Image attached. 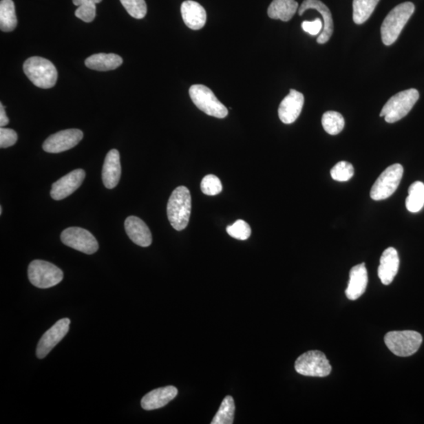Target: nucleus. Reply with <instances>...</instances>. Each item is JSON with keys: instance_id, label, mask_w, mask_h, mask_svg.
Here are the masks:
<instances>
[{"instance_id": "obj_3", "label": "nucleus", "mask_w": 424, "mask_h": 424, "mask_svg": "<svg viewBox=\"0 0 424 424\" xmlns=\"http://www.w3.org/2000/svg\"><path fill=\"white\" fill-rule=\"evenodd\" d=\"M23 70L25 75L35 86L48 89L55 85L58 80V71L47 59L32 57L25 61Z\"/></svg>"}, {"instance_id": "obj_2", "label": "nucleus", "mask_w": 424, "mask_h": 424, "mask_svg": "<svg viewBox=\"0 0 424 424\" xmlns=\"http://www.w3.org/2000/svg\"><path fill=\"white\" fill-rule=\"evenodd\" d=\"M414 11L415 6L411 2L401 3L390 11L381 26V37L385 45H392L398 40Z\"/></svg>"}, {"instance_id": "obj_27", "label": "nucleus", "mask_w": 424, "mask_h": 424, "mask_svg": "<svg viewBox=\"0 0 424 424\" xmlns=\"http://www.w3.org/2000/svg\"><path fill=\"white\" fill-rule=\"evenodd\" d=\"M324 129L331 136H337L343 130L345 120L342 114L335 111H328L322 116Z\"/></svg>"}, {"instance_id": "obj_8", "label": "nucleus", "mask_w": 424, "mask_h": 424, "mask_svg": "<svg viewBox=\"0 0 424 424\" xmlns=\"http://www.w3.org/2000/svg\"><path fill=\"white\" fill-rule=\"evenodd\" d=\"M295 369L300 375L312 377H326L332 372L330 362L319 350L308 351L299 356Z\"/></svg>"}, {"instance_id": "obj_14", "label": "nucleus", "mask_w": 424, "mask_h": 424, "mask_svg": "<svg viewBox=\"0 0 424 424\" xmlns=\"http://www.w3.org/2000/svg\"><path fill=\"white\" fill-rule=\"evenodd\" d=\"M304 104L302 93L291 89L288 96L283 99L278 109L279 118L286 125L293 124L297 120Z\"/></svg>"}, {"instance_id": "obj_15", "label": "nucleus", "mask_w": 424, "mask_h": 424, "mask_svg": "<svg viewBox=\"0 0 424 424\" xmlns=\"http://www.w3.org/2000/svg\"><path fill=\"white\" fill-rule=\"evenodd\" d=\"M310 9L317 10L322 16L323 30L317 41L320 44L326 43L331 38L333 33V21L330 10L321 0H304L299 9V14L303 15L306 10Z\"/></svg>"}, {"instance_id": "obj_11", "label": "nucleus", "mask_w": 424, "mask_h": 424, "mask_svg": "<svg viewBox=\"0 0 424 424\" xmlns=\"http://www.w3.org/2000/svg\"><path fill=\"white\" fill-rule=\"evenodd\" d=\"M70 320L63 318L56 322L39 341L36 356L39 359H43L61 341L70 330Z\"/></svg>"}, {"instance_id": "obj_6", "label": "nucleus", "mask_w": 424, "mask_h": 424, "mask_svg": "<svg viewBox=\"0 0 424 424\" xmlns=\"http://www.w3.org/2000/svg\"><path fill=\"white\" fill-rule=\"evenodd\" d=\"M28 276L30 282L39 288H49L63 281V271L58 266L43 260H34L29 266Z\"/></svg>"}, {"instance_id": "obj_22", "label": "nucleus", "mask_w": 424, "mask_h": 424, "mask_svg": "<svg viewBox=\"0 0 424 424\" xmlns=\"http://www.w3.org/2000/svg\"><path fill=\"white\" fill-rule=\"evenodd\" d=\"M122 63L123 59L115 54H96L85 61L87 68L101 72L114 70L119 68Z\"/></svg>"}, {"instance_id": "obj_39", "label": "nucleus", "mask_w": 424, "mask_h": 424, "mask_svg": "<svg viewBox=\"0 0 424 424\" xmlns=\"http://www.w3.org/2000/svg\"><path fill=\"white\" fill-rule=\"evenodd\" d=\"M3 213V207L1 206V207H0V215H2Z\"/></svg>"}, {"instance_id": "obj_30", "label": "nucleus", "mask_w": 424, "mask_h": 424, "mask_svg": "<svg viewBox=\"0 0 424 424\" xmlns=\"http://www.w3.org/2000/svg\"><path fill=\"white\" fill-rule=\"evenodd\" d=\"M124 8L132 18L142 19L147 13V6L145 0H120Z\"/></svg>"}, {"instance_id": "obj_35", "label": "nucleus", "mask_w": 424, "mask_h": 424, "mask_svg": "<svg viewBox=\"0 0 424 424\" xmlns=\"http://www.w3.org/2000/svg\"><path fill=\"white\" fill-rule=\"evenodd\" d=\"M323 26V21L320 19H316L311 21H305L302 23L304 31L314 36L321 34Z\"/></svg>"}, {"instance_id": "obj_38", "label": "nucleus", "mask_w": 424, "mask_h": 424, "mask_svg": "<svg viewBox=\"0 0 424 424\" xmlns=\"http://www.w3.org/2000/svg\"><path fill=\"white\" fill-rule=\"evenodd\" d=\"M94 3L98 4L102 2V0H91Z\"/></svg>"}, {"instance_id": "obj_29", "label": "nucleus", "mask_w": 424, "mask_h": 424, "mask_svg": "<svg viewBox=\"0 0 424 424\" xmlns=\"http://www.w3.org/2000/svg\"><path fill=\"white\" fill-rule=\"evenodd\" d=\"M354 169L352 165L347 161H340L331 170V176L338 182H348L354 176Z\"/></svg>"}, {"instance_id": "obj_4", "label": "nucleus", "mask_w": 424, "mask_h": 424, "mask_svg": "<svg viewBox=\"0 0 424 424\" xmlns=\"http://www.w3.org/2000/svg\"><path fill=\"white\" fill-rule=\"evenodd\" d=\"M420 94L416 89H409L395 94L383 106L381 114L389 124L397 122L410 113L415 105Z\"/></svg>"}, {"instance_id": "obj_33", "label": "nucleus", "mask_w": 424, "mask_h": 424, "mask_svg": "<svg viewBox=\"0 0 424 424\" xmlns=\"http://www.w3.org/2000/svg\"><path fill=\"white\" fill-rule=\"evenodd\" d=\"M75 15L76 18L87 22L94 21L96 16V4L92 1H88L78 7L76 10Z\"/></svg>"}, {"instance_id": "obj_1", "label": "nucleus", "mask_w": 424, "mask_h": 424, "mask_svg": "<svg viewBox=\"0 0 424 424\" xmlns=\"http://www.w3.org/2000/svg\"><path fill=\"white\" fill-rule=\"evenodd\" d=\"M192 199L186 187H178L172 192L167 203V217L175 230L181 231L188 226L191 215Z\"/></svg>"}, {"instance_id": "obj_37", "label": "nucleus", "mask_w": 424, "mask_h": 424, "mask_svg": "<svg viewBox=\"0 0 424 424\" xmlns=\"http://www.w3.org/2000/svg\"><path fill=\"white\" fill-rule=\"evenodd\" d=\"M88 1H91V0H72V2H74V5L77 6V7H80V6Z\"/></svg>"}, {"instance_id": "obj_20", "label": "nucleus", "mask_w": 424, "mask_h": 424, "mask_svg": "<svg viewBox=\"0 0 424 424\" xmlns=\"http://www.w3.org/2000/svg\"><path fill=\"white\" fill-rule=\"evenodd\" d=\"M121 176V165L118 150L112 149L106 155L103 169V181L107 189H114L118 185Z\"/></svg>"}, {"instance_id": "obj_12", "label": "nucleus", "mask_w": 424, "mask_h": 424, "mask_svg": "<svg viewBox=\"0 0 424 424\" xmlns=\"http://www.w3.org/2000/svg\"><path fill=\"white\" fill-rule=\"evenodd\" d=\"M83 133L78 129L61 131L48 137L43 145L44 151L59 153L77 146L82 140Z\"/></svg>"}, {"instance_id": "obj_34", "label": "nucleus", "mask_w": 424, "mask_h": 424, "mask_svg": "<svg viewBox=\"0 0 424 424\" xmlns=\"http://www.w3.org/2000/svg\"><path fill=\"white\" fill-rule=\"evenodd\" d=\"M18 141V135L10 128L1 127L0 129V147L2 149L14 146Z\"/></svg>"}, {"instance_id": "obj_21", "label": "nucleus", "mask_w": 424, "mask_h": 424, "mask_svg": "<svg viewBox=\"0 0 424 424\" xmlns=\"http://www.w3.org/2000/svg\"><path fill=\"white\" fill-rule=\"evenodd\" d=\"M368 284V272L365 264L357 265L350 271V281L346 295L350 300L358 299L365 292Z\"/></svg>"}, {"instance_id": "obj_36", "label": "nucleus", "mask_w": 424, "mask_h": 424, "mask_svg": "<svg viewBox=\"0 0 424 424\" xmlns=\"http://www.w3.org/2000/svg\"><path fill=\"white\" fill-rule=\"evenodd\" d=\"M9 123V118L6 114V111L3 105L0 104V126L3 127L6 125H8Z\"/></svg>"}, {"instance_id": "obj_5", "label": "nucleus", "mask_w": 424, "mask_h": 424, "mask_svg": "<svg viewBox=\"0 0 424 424\" xmlns=\"http://www.w3.org/2000/svg\"><path fill=\"white\" fill-rule=\"evenodd\" d=\"M384 342L393 354L399 357H409L419 350L423 337L415 331H394L386 334Z\"/></svg>"}, {"instance_id": "obj_25", "label": "nucleus", "mask_w": 424, "mask_h": 424, "mask_svg": "<svg viewBox=\"0 0 424 424\" xmlns=\"http://www.w3.org/2000/svg\"><path fill=\"white\" fill-rule=\"evenodd\" d=\"M379 0H354L353 20L357 25H361L370 18Z\"/></svg>"}, {"instance_id": "obj_9", "label": "nucleus", "mask_w": 424, "mask_h": 424, "mask_svg": "<svg viewBox=\"0 0 424 424\" xmlns=\"http://www.w3.org/2000/svg\"><path fill=\"white\" fill-rule=\"evenodd\" d=\"M403 172V167L399 164L388 167L374 183L370 192L371 198L382 200L392 196L397 191Z\"/></svg>"}, {"instance_id": "obj_7", "label": "nucleus", "mask_w": 424, "mask_h": 424, "mask_svg": "<svg viewBox=\"0 0 424 424\" xmlns=\"http://www.w3.org/2000/svg\"><path fill=\"white\" fill-rule=\"evenodd\" d=\"M189 93L195 105L204 114L220 119L225 118L228 115L226 106L220 102L208 87L195 85L189 88Z\"/></svg>"}, {"instance_id": "obj_13", "label": "nucleus", "mask_w": 424, "mask_h": 424, "mask_svg": "<svg viewBox=\"0 0 424 424\" xmlns=\"http://www.w3.org/2000/svg\"><path fill=\"white\" fill-rule=\"evenodd\" d=\"M85 171L76 169L55 182L52 188L51 196L55 200H63L74 193L85 180Z\"/></svg>"}, {"instance_id": "obj_10", "label": "nucleus", "mask_w": 424, "mask_h": 424, "mask_svg": "<svg viewBox=\"0 0 424 424\" xmlns=\"http://www.w3.org/2000/svg\"><path fill=\"white\" fill-rule=\"evenodd\" d=\"M61 242L66 246L83 253L92 255L98 250V243L92 233L81 227L66 229L61 235Z\"/></svg>"}, {"instance_id": "obj_19", "label": "nucleus", "mask_w": 424, "mask_h": 424, "mask_svg": "<svg viewBox=\"0 0 424 424\" xmlns=\"http://www.w3.org/2000/svg\"><path fill=\"white\" fill-rule=\"evenodd\" d=\"M181 13L184 23L193 30H202L207 21V13L200 3L187 0L183 2Z\"/></svg>"}, {"instance_id": "obj_32", "label": "nucleus", "mask_w": 424, "mask_h": 424, "mask_svg": "<svg viewBox=\"0 0 424 424\" xmlns=\"http://www.w3.org/2000/svg\"><path fill=\"white\" fill-rule=\"evenodd\" d=\"M202 191L209 196H215L222 191V185L219 178L214 175L205 176L200 184Z\"/></svg>"}, {"instance_id": "obj_17", "label": "nucleus", "mask_w": 424, "mask_h": 424, "mask_svg": "<svg viewBox=\"0 0 424 424\" xmlns=\"http://www.w3.org/2000/svg\"><path fill=\"white\" fill-rule=\"evenodd\" d=\"M399 256L394 248L384 251L381 258V264L378 268V276L385 286H389L397 275L399 269Z\"/></svg>"}, {"instance_id": "obj_24", "label": "nucleus", "mask_w": 424, "mask_h": 424, "mask_svg": "<svg viewBox=\"0 0 424 424\" xmlns=\"http://www.w3.org/2000/svg\"><path fill=\"white\" fill-rule=\"evenodd\" d=\"M17 20L14 3L12 0H2L0 3V29L8 32L14 30Z\"/></svg>"}, {"instance_id": "obj_23", "label": "nucleus", "mask_w": 424, "mask_h": 424, "mask_svg": "<svg viewBox=\"0 0 424 424\" xmlns=\"http://www.w3.org/2000/svg\"><path fill=\"white\" fill-rule=\"evenodd\" d=\"M299 4L295 0H273L267 14L272 19L288 21L297 13Z\"/></svg>"}, {"instance_id": "obj_26", "label": "nucleus", "mask_w": 424, "mask_h": 424, "mask_svg": "<svg viewBox=\"0 0 424 424\" xmlns=\"http://www.w3.org/2000/svg\"><path fill=\"white\" fill-rule=\"evenodd\" d=\"M407 210L412 213L419 212L424 207V184L421 182L412 183L409 189V196L406 198Z\"/></svg>"}, {"instance_id": "obj_28", "label": "nucleus", "mask_w": 424, "mask_h": 424, "mask_svg": "<svg viewBox=\"0 0 424 424\" xmlns=\"http://www.w3.org/2000/svg\"><path fill=\"white\" fill-rule=\"evenodd\" d=\"M235 414V403L231 396L223 399L219 411L217 412L211 424H232Z\"/></svg>"}, {"instance_id": "obj_31", "label": "nucleus", "mask_w": 424, "mask_h": 424, "mask_svg": "<svg viewBox=\"0 0 424 424\" xmlns=\"http://www.w3.org/2000/svg\"><path fill=\"white\" fill-rule=\"evenodd\" d=\"M226 232L231 237L245 241L251 236V227L248 223L244 220H237L233 224L227 226Z\"/></svg>"}, {"instance_id": "obj_16", "label": "nucleus", "mask_w": 424, "mask_h": 424, "mask_svg": "<svg viewBox=\"0 0 424 424\" xmlns=\"http://www.w3.org/2000/svg\"><path fill=\"white\" fill-rule=\"evenodd\" d=\"M125 227L127 236L139 246L149 247L152 244V233L146 223L139 218L128 217Z\"/></svg>"}, {"instance_id": "obj_18", "label": "nucleus", "mask_w": 424, "mask_h": 424, "mask_svg": "<svg viewBox=\"0 0 424 424\" xmlns=\"http://www.w3.org/2000/svg\"><path fill=\"white\" fill-rule=\"evenodd\" d=\"M178 389L174 386L155 389L144 396L141 405L145 410H158L176 399Z\"/></svg>"}]
</instances>
